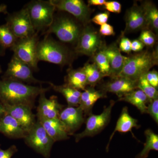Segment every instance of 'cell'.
<instances>
[{
	"label": "cell",
	"mask_w": 158,
	"mask_h": 158,
	"mask_svg": "<svg viewBox=\"0 0 158 158\" xmlns=\"http://www.w3.org/2000/svg\"><path fill=\"white\" fill-rule=\"evenodd\" d=\"M102 91L105 93L111 92L116 94L118 98L137 89V82L122 77L112 78L102 86Z\"/></svg>",
	"instance_id": "e0dca14e"
},
{
	"label": "cell",
	"mask_w": 158,
	"mask_h": 158,
	"mask_svg": "<svg viewBox=\"0 0 158 158\" xmlns=\"http://www.w3.org/2000/svg\"><path fill=\"white\" fill-rule=\"evenodd\" d=\"M146 141L141 152L136 156L135 158H147L151 151H158V136L152 130L147 129L144 132Z\"/></svg>",
	"instance_id": "4316f807"
},
{
	"label": "cell",
	"mask_w": 158,
	"mask_h": 158,
	"mask_svg": "<svg viewBox=\"0 0 158 158\" xmlns=\"http://www.w3.org/2000/svg\"><path fill=\"white\" fill-rule=\"evenodd\" d=\"M138 40L144 45L148 46H152L155 43L156 40L155 35L149 29L143 30Z\"/></svg>",
	"instance_id": "1f68e13d"
},
{
	"label": "cell",
	"mask_w": 158,
	"mask_h": 158,
	"mask_svg": "<svg viewBox=\"0 0 158 158\" xmlns=\"http://www.w3.org/2000/svg\"><path fill=\"white\" fill-rule=\"evenodd\" d=\"M94 63L104 77L109 76L110 75V64L107 57L104 51V48H101L93 56Z\"/></svg>",
	"instance_id": "f546056e"
},
{
	"label": "cell",
	"mask_w": 158,
	"mask_h": 158,
	"mask_svg": "<svg viewBox=\"0 0 158 158\" xmlns=\"http://www.w3.org/2000/svg\"><path fill=\"white\" fill-rule=\"evenodd\" d=\"M18 149L15 145H12L9 148L3 150L0 148V158H11L15 153L17 152Z\"/></svg>",
	"instance_id": "74e56055"
},
{
	"label": "cell",
	"mask_w": 158,
	"mask_h": 158,
	"mask_svg": "<svg viewBox=\"0 0 158 158\" xmlns=\"http://www.w3.org/2000/svg\"><path fill=\"white\" fill-rule=\"evenodd\" d=\"M0 146H1V144H0Z\"/></svg>",
	"instance_id": "f6af8a7d"
},
{
	"label": "cell",
	"mask_w": 158,
	"mask_h": 158,
	"mask_svg": "<svg viewBox=\"0 0 158 158\" xmlns=\"http://www.w3.org/2000/svg\"><path fill=\"white\" fill-rule=\"evenodd\" d=\"M83 30L73 18L66 15L54 16L53 21L45 34H54L62 42L76 44Z\"/></svg>",
	"instance_id": "5b68a950"
},
{
	"label": "cell",
	"mask_w": 158,
	"mask_h": 158,
	"mask_svg": "<svg viewBox=\"0 0 158 158\" xmlns=\"http://www.w3.org/2000/svg\"><path fill=\"white\" fill-rule=\"evenodd\" d=\"M0 133L13 139H24L27 133L16 119L8 114L0 118Z\"/></svg>",
	"instance_id": "ac0fdd59"
},
{
	"label": "cell",
	"mask_w": 158,
	"mask_h": 158,
	"mask_svg": "<svg viewBox=\"0 0 158 158\" xmlns=\"http://www.w3.org/2000/svg\"><path fill=\"white\" fill-rule=\"evenodd\" d=\"M106 1L105 0H89L88 1V6H103L104 5Z\"/></svg>",
	"instance_id": "60d3db41"
},
{
	"label": "cell",
	"mask_w": 158,
	"mask_h": 158,
	"mask_svg": "<svg viewBox=\"0 0 158 158\" xmlns=\"http://www.w3.org/2000/svg\"><path fill=\"white\" fill-rule=\"evenodd\" d=\"M125 21L126 27L123 35L140 30L149 29L143 8L136 2L134 3L127 11Z\"/></svg>",
	"instance_id": "5bb4252c"
},
{
	"label": "cell",
	"mask_w": 158,
	"mask_h": 158,
	"mask_svg": "<svg viewBox=\"0 0 158 158\" xmlns=\"http://www.w3.org/2000/svg\"><path fill=\"white\" fill-rule=\"evenodd\" d=\"M36 33L46 31L52 24L56 10L51 1L33 0L25 6Z\"/></svg>",
	"instance_id": "277c9868"
},
{
	"label": "cell",
	"mask_w": 158,
	"mask_h": 158,
	"mask_svg": "<svg viewBox=\"0 0 158 158\" xmlns=\"http://www.w3.org/2000/svg\"><path fill=\"white\" fill-rule=\"evenodd\" d=\"M2 67H1V65H0V74L2 73Z\"/></svg>",
	"instance_id": "ee69618b"
},
{
	"label": "cell",
	"mask_w": 158,
	"mask_h": 158,
	"mask_svg": "<svg viewBox=\"0 0 158 158\" xmlns=\"http://www.w3.org/2000/svg\"><path fill=\"white\" fill-rule=\"evenodd\" d=\"M2 79H9L30 84H43L44 82L35 78L33 70L27 64L13 55L8 64Z\"/></svg>",
	"instance_id": "8fae6325"
},
{
	"label": "cell",
	"mask_w": 158,
	"mask_h": 158,
	"mask_svg": "<svg viewBox=\"0 0 158 158\" xmlns=\"http://www.w3.org/2000/svg\"><path fill=\"white\" fill-rule=\"evenodd\" d=\"M105 9L110 12L119 13L121 11L122 6L120 3L116 1L106 2L105 5Z\"/></svg>",
	"instance_id": "836d02e7"
},
{
	"label": "cell",
	"mask_w": 158,
	"mask_h": 158,
	"mask_svg": "<svg viewBox=\"0 0 158 158\" xmlns=\"http://www.w3.org/2000/svg\"><path fill=\"white\" fill-rule=\"evenodd\" d=\"M39 96L37 107V120L59 118L63 106L59 103L57 97L52 95L48 98L46 97L45 93H41Z\"/></svg>",
	"instance_id": "4fadbf2b"
},
{
	"label": "cell",
	"mask_w": 158,
	"mask_h": 158,
	"mask_svg": "<svg viewBox=\"0 0 158 158\" xmlns=\"http://www.w3.org/2000/svg\"><path fill=\"white\" fill-rule=\"evenodd\" d=\"M104 51L110 64V77L113 78L119 76L123 68L124 56L121 55L116 44H113L106 47H104Z\"/></svg>",
	"instance_id": "d6986e66"
},
{
	"label": "cell",
	"mask_w": 158,
	"mask_h": 158,
	"mask_svg": "<svg viewBox=\"0 0 158 158\" xmlns=\"http://www.w3.org/2000/svg\"><path fill=\"white\" fill-rule=\"evenodd\" d=\"M3 105L7 114L16 119L27 132L36 123L35 116L32 111L33 108L30 106L23 104Z\"/></svg>",
	"instance_id": "2e32d148"
},
{
	"label": "cell",
	"mask_w": 158,
	"mask_h": 158,
	"mask_svg": "<svg viewBox=\"0 0 158 158\" xmlns=\"http://www.w3.org/2000/svg\"><path fill=\"white\" fill-rule=\"evenodd\" d=\"M115 103L114 101L111 100L109 106L105 107L101 114L89 115L86 120L85 129L82 132L74 135L76 142H78L85 137L95 135L103 130L110 122L112 109Z\"/></svg>",
	"instance_id": "ba28073f"
},
{
	"label": "cell",
	"mask_w": 158,
	"mask_h": 158,
	"mask_svg": "<svg viewBox=\"0 0 158 158\" xmlns=\"http://www.w3.org/2000/svg\"><path fill=\"white\" fill-rule=\"evenodd\" d=\"M49 89L2 79L0 80V101L4 105H26L33 108L36 98Z\"/></svg>",
	"instance_id": "6da1fadb"
},
{
	"label": "cell",
	"mask_w": 158,
	"mask_h": 158,
	"mask_svg": "<svg viewBox=\"0 0 158 158\" xmlns=\"http://www.w3.org/2000/svg\"><path fill=\"white\" fill-rule=\"evenodd\" d=\"M150 100L145 94L138 88L118 98V101L127 102L135 106L142 114L147 113L148 104Z\"/></svg>",
	"instance_id": "603a6c76"
},
{
	"label": "cell",
	"mask_w": 158,
	"mask_h": 158,
	"mask_svg": "<svg viewBox=\"0 0 158 158\" xmlns=\"http://www.w3.org/2000/svg\"><path fill=\"white\" fill-rule=\"evenodd\" d=\"M82 69L86 75L87 84L90 87L94 88L104 77L94 63H86Z\"/></svg>",
	"instance_id": "f1b7e54d"
},
{
	"label": "cell",
	"mask_w": 158,
	"mask_h": 158,
	"mask_svg": "<svg viewBox=\"0 0 158 158\" xmlns=\"http://www.w3.org/2000/svg\"><path fill=\"white\" fill-rule=\"evenodd\" d=\"M106 94L101 90H95L93 87L86 88L81 92L78 106L84 112L85 116L92 114L94 104L99 99L106 97Z\"/></svg>",
	"instance_id": "7402d4cb"
},
{
	"label": "cell",
	"mask_w": 158,
	"mask_h": 158,
	"mask_svg": "<svg viewBox=\"0 0 158 158\" xmlns=\"http://www.w3.org/2000/svg\"><path fill=\"white\" fill-rule=\"evenodd\" d=\"M134 127L137 128L139 127V126L138 124V120L136 118H133L132 116H130L127 107H124L122 110L121 114L117 120L114 131L110 136L109 142L106 148L107 151L109 150L110 142L116 132L120 133H127L131 132L133 137L136 138L132 131V129Z\"/></svg>",
	"instance_id": "44dd1931"
},
{
	"label": "cell",
	"mask_w": 158,
	"mask_h": 158,
	"mask_svg": "<svg viewBox=\"0 0 158 158\" xmlns=\"http://www.w3.org/2000/svg\"><path fill=\"white\" fill-rule=\"evenodd\" d=\"M145 77L148 83L152 87L158 89V73L156 70L149 71L145 74Z\"/></svg>",
	"instance_id": "e575fe53"
},
{
	"label": "cell",
	"mask_w": 158,
	"mask_h": 158,
	"mask_svg": "<svg viewBox=\"0 0 158 158\" xmlns=\"http://www.w3.org/2000/svg\"><path fill=\"white\" fill-rule=\"evenodd\" d=\"M157 63V50H145L130 56H124L123 68L118 77L137 82Z\"/></svg>",
	"instance_id": "7a4b0ae2"
},
{
	"label": "cell",
	"mask_w": 158,
	"mask_h": 158,
	"mask_svg": "<svg viewBox=\"0 0 158 158\" xmlns=\"http://www.w3.org/2000/svg\"><path fill=\"white\" fill-rule=\"evenodd\" d=\"M102 46L100 34L90 26H85L77 41L75 53L93 56Z\"/></svg>",
	"instance_id": "9c48e42d"
},
{
	"label": "cell",
	"mask_w": 158,
	"mask_h": 158,
	"mask_svg": "<svg viewBox=\"0 0 158 158\" xmlns=\"http://www.w3.org/2000/svg\"><path fill=\"white\" fill-rule=\"evenodd\" d=\"M144 45L139 40H135L131 41V49L134 52H141L144 48Z\"/></svg>",
	"instance_id": "ab89813d"
},
{
	"label": "cell",
	"mask_w": 158,
	"mask_h": 158,
	"mask_svg": "<svg viewBox=\"0 0 158 158\" xmlns=\"http://www.w3.org/2000/svg\"><path fill=\"white\" fill-rule=\"evenodd\" d=\"M7 114L5 110V107L3 105L2 103L0 101V118H2L5 115Z\"/></svg>",
	"instance_id": "b9f144b4"
},
{
	"label": "cell",
	"mask_w": 158,
	"mask_h": 158,
	"mask_svg": "<svg viewBox=\"0 0 158 158\" xmlns=\"http://www.w3.org/2000/svg\"><path fill=\"white\" fill-rule=\"evenodd\" d=\"M7 6L5 4H2L0 5V14L1 13H4V14H7Z\"/></svg>",
	"instance_id": "7bdbcfd3"
},
{
	"label": "cell",
	"mask_w": 158,
	"mask_h": 158,
	"mask_svg": "<svg viewBox=\"0 0 158 158\" xmlns=\"http://www.w3.org/2000/svg\"><path fill=\"white\" fill-rule=\"evenodd\" d=\"M49 84L51 88H52L55 91L61 94L65 97L68 106H78L81 94L80 90L69 87L65 84L56 85L51 82H49Z\"/></svg>",
	"instance_id": "d4e9b609"
},
{
	"label": "cell",
	"mask_w": 158,
	"mask_h": 158,
	"mask_svg": "<svg viewBox=\"0 0 158 158\" xmlns=\"http://www.w3.org/2000/svg\"><path fill=\"white\" fill-rule=\"evenodd\" d=\"M147 113H148L152 118L158 123V98L150 100L148 104Z\"/></svg>",
	"instance_id": "d6a6232c"
},
{
	"label": "cell",
	"mask_w": 158,
	"mask_h": 158,
	"mask_svg": "<svg viewBox=\"0 0 158 158\" xmlns=\"http://www.w3.org/2000/svg\"><path fill=\"white\" fill-rule=\"evenodd\" d=\"M99 34L103 36H112L115 35V32L113 26L106 23L101 25Z\"/></svg>",
	"instance_id": "f35d334b"
},
{
	"label": "cell",
	"mask_w": 158,
	"mask_h": 158,
	"mask_svg": "<svg viewBox=\"0 0 158 158\" xmlns=\"http://www.w3.org/2000/svg\"><path fill=\"white\" fill-rule=\"evenodd\" d=\"M50 1L56 10L68 12L84 26H87L89 22L91 10L84 1L82 0Z\"/></svg>",
	"instance_id": "7c38bea8"
},
{
	"label": "cell",
	"mask_w": 158,
	"mask_h": 158,
	"mask_svg": "<svg viewBox=\"0 0 158 158\" xmlns=\"http://www.w3.org/2000/svg\"><path fill=\"white\" fill-rule=\"evenodd\" d=\"M65 81V85L80 91L85 90L88 85L86 75L82 68L69 69Z\"/></svg>",
	"instance_id": "cb8c5ba5"
},
{
	"label": "cell",
	"mask_w": 158,
	"mask_h": 158,
	"mask_svg": "<svg viewBox=\"0 0 158 158\" xmlns=\"http://www.w3.org/2000/svg\"><path fill=\"white\" fill-rule=\"evenodd\" d=\"M38 33L26 38L18 39L11 48L14 55L23 62L27 64L33 71L38 70L37 57V46L39 42Z\"/></svg>",
	"instance_id": "8992f818"
},
{
	"label": "cell",
	"mask_w": 158,
	"mask_h": 158,
	"mask_svg": "<svg viewBox=\"0 0 158 158\" xmlns=\"http://www.w3.org/2000/svg\"><path fill=\"white\" fill-rule=\"evenodd\" d=\"M6 21V24L18 39L30 37L36 33L25 8L8 15Z\"/></svg>",
	"instance_id": "30bf717a"
},
{
	"label": "cell",
	"mask_w": 158,
	"mask_h": 158,
	"mask_svg": "<svg viewBox=\"0 0 158 158\" xmlns=\"http://www.w3.org/2000/svg\"><path fill=\"white\" fill-rule=\"evenodd\" d=\"M38 61H44L60 65L70 64L73 54L67 47L46 35L37 46Z\"/></svg>",
	"instance_id": "3957f363"
},
{
	"label": "cell",
	"mask_w": 158,
	"mask_h": 158,
	"mask_svg": "<svg viewBox=\"0 0 158 158\" xmlns=\"http://www.w3.org/2000/svg\"><path fill=\"white\" fill-rule=\"evenodd\" d=\"M131 41L127 37H125L123 36L120 39L118 48L120 52L122 51L126 53L129 54L131 52Z\"/></svg>",
	"instance_id": "8d00e7d4"
},
{
	"label": "cell",
	"mask_w": 158,
	"mask_h": 158,
	"mask_svg": "<svg viewBox=\"0 0 158 158\" xmlns=\"http://www.w3.org/2000/svg\"><path fill=\"white\" fill-rule=\"evenodd\" d=\"M59 119L65 128L69 136L74 135L85 121V115L79 106H67L60 113Z\"/></svg>",
	"instance_id": "9a60e30c"
},
{
	"label": "cell",
	"mask_w": 158,
	"mask_h": 158,
	"mask_svg": "<svg viewBox=\"0 0 158 158\" xmlns=\"http://www.w3.org/2000/svg\"><path fill=\"white\" fill-rule=\"evenodd\" d=\"M110 16V13L108 11L100 13L96 15L91 19V21L96 24L102 25L106 23Z\"/></svg>",
	"instance_id": "d590c367"
},
{
	"label": "cell",
	"mask_w": 158,
	"mask_h": 158,
	"mask_svg": "<svg viewBox=\"0 0 158 158\" xmlns=\"http://www.w3.org/2000/svg\"><path fill=\"white\" fill-rule=\"evenodd\" d=\"M25 143L44 158H49L55 141L48 135L39 121L36 122L25 137Z\"/></svg>",
	"instance_id": "52a82bcc"
},
{
	"label": "cell",
	"mask_w": 158,
	"mask_h": 158,
	"mask_svg": "<svg viewBox=\"0 0 158 158\" xmlns=\"http://www.w3.org/2000/svg\"><path fill=\"white\" fill-rule=\"evenodd\" d=\"M55 142L69 138L65 126L59 118L37 120Z\"/></svg>",
	"instance_id": "ffe728a7"
},
{
	"label": "cell",
	"mask_w": 158,
	"mask_h": 158,
	"mask_svg": "<svg viewBox=\"0 0 158 158\" xmlns=\"http://www.w3.org/2000/svg\"><path fill=\"white\" fill-rule=\"evenodd\" d=\"M18 39L6 23L0 25V57L5 55L6 49L14 46Z\"/></svg>",
	"instance_id": "484cf974"
},
{
	"label": "cell",
	"mask_w": 158,
	"mask_h": 158,
	"mask_svg": "<svg viewBox=\"0 0 158 158\" xmlns=\"http://www.w3.org/2000/svg\"><path fill=\"white\" fill-rule=\"evenodd\" d=\"M145 75L141 77L138 80L137 88L142 90L150 100L158 98L157 89L154 88L148 83Z\"/></svg>",
	"instance_id": "4dcf8cb0"
},
{
	"label": "cell",
	"mask_w": 158,
	"mask_h": 158,
	"mask_svg": "<svg viewBox=\"0 0 158 158\" xmlns=\"http://www.w3.org/2000/svg\"><path fill=\"white\" fill-rule=\"evenodd\" d=\"M144 10L146 21L149 28L156 32L158 30V11L152 2H144L141 5Z\"/></svg>",
	"instance_id": "83f0119b"
}]
</instances>
